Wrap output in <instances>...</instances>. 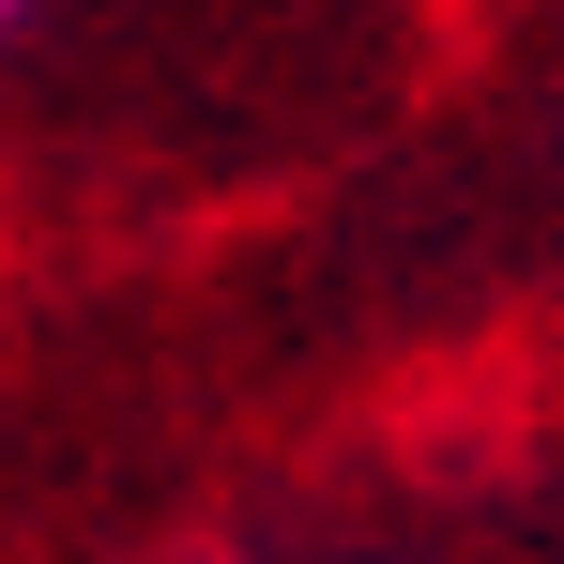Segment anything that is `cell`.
Masks as SVG:
<instances>
[{
	"mask_svg": "<svg viewBox=\"0 0 564 564\" xmlns=\"http://www.w3.org/2000/svg\"><path fill=\"white\" fill-rule=\"evenodd\" d=\"M15 15H31V0H0V31H15Z\"/></svg>",
	"mask_w": 564,
	"mask_h": 564,
	"instance_id": "1",
	"label": "cell"
}]
</instances>
